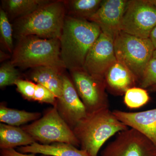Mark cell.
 <instances>
[{
  "instance_id": "3957f363",
  "label": "cell",
  "mask_w": 156,
  "mask_h": 156,
  "mask_svg": "<svg viewBox=\"0 0 156 156\" xmlns=\"http://www.w3.org/2000/svg\"><path fill=\"white\" fill-rule=\"evenodd\" d=\"M128 129L109 108L92 113L81 120L73 129L81 149L92 156H97L107 140L117 133Z\"/></svg>"
},
{
  "instance_id": "f1b7e54d",
  "label": "cell",
  "mask_w": 156,
  "mask_h": 156,
  "mask_svg": "<svg viewBox=\"0 0 156 156\" xmlns=\"http://www.w3.org/2000/svg\"><path fill=\"white\" fill-rule=\"evenodd\" d=\"M10 56H9L8 54H6L4 53L3 51L1 50V62L3 61L5 59H7V58H9Z\"/></svg>"
},
{
  "instance_id": "277c9868",
  "label": "cell",
  "mask_w": 156,
  "mask_h": 156,
  "mask_svg": "<svg viewBox=\"0 0 156 156\" xmlns=\"http://www.w3.org/2000/svg\"><path fill=\"white\" fill-rule=\"evenodd\" d=\"M11 61L22 69L53 66L66 69L60 57L59 39H45L30 35L17 40Z\"/></svg>"
},
{
  "instance_id": "7a4b0ae2",
  "label": "cell",
  "mask_w": 156,
  "mask_h": 156,
  "mask_svg": "<svg viewBox=\"0 0 156 156\" xmlns=\"http://www.w3.org/2000/svg\"><path fill=\"white\" fill-rule=\"evenodd\" d=\"M66 16L64 1H51L30 15L14 21L13 36L18 40L27 36L60 39Z\"/></svg>"
},
{
  "instance_id": "6da1fadb",
  "label": "cell",
  "mask_w": 156,
  "mask_h": 156,
  "mask_svg": "<svg viewBox=\"0 0 156 156\" xmlns=\"http://www.w3.org/2000/svg\"><path fill=\"white\" fill-rule=\"evenodd\" d=\"M101 30L96 23L66 15L59 41L60 57L70 72L84 69L88 52Z\"/></svg>"
},
{
  "instance_id": "f546056e",
  "label": "cell",
  "mask_w": 156,
  "mask_h": 156,
  "mask_svg": "<svg viewBox=\"0 0 156 156\" xmlns=\"http://www.w3.org/2000/svg\"><path fill=\"white\" fill-rule=\"evenodd\" d=\"M148 1L156 7V0H148Z\"/></svg>"
},
{
  "instance_id": "8992f818",
  "label": "cell",
  "mask_w": 156,
  "mask_h": 156,
  "mask_svg": "<svg viewBox=\"0 0 156 156\" xmlns=\"http://www.w3.org/2000/svg\"><path fill=\"white\" fill-rule=\"evenodd\" d=\"M21 128L41 144L64 143L80 146L73 131L60 116L56 106L48 108L39 119Z\"/></svg>"
},
{
  "instance_id": "44dd1931",
  "label": "cell",
  "mask_w": 156,
  "mask_h": 156,
  "mask_svg": "<svg viewBox=\"0 0 156 156\" xmlns=\"http://www.w3.org/2000/svg\"><path fill=\"white\" fill-rule=\"evenodd\" d=\"M13 29L7 14L0 9V42L5 50L12 54L14 46L13 43Z\"/></svg>"
},
{
  "instance_id": "ac0fdd59",
  "label": "cell",
  "mask_w": 156,
  "mask_h": 156,
  "mask_svg": "<svg viewBox=\"0 0 156 156\" xmlns=\"http://www.w3.org/2000/svg\"><path fill=\"white\" fill-rule=\"evenodd\" d=\"M50 0H4L2 9L6 12L10 21H13L30 15L45 5Z\"/></svg>"
},
{
  "instance_id": "e0dca14e",
  "label": "cell",
  "mask_w": 156,
  "mask_h": 156,
  "mask_svg": "<svg viewBox=\"0 0 156 156\" xmlns=\"http://www.w3.org/2000/svg\"><path fill=\"white\" fill-rule=\"evenodd\" d=\"M35 142L36 140L22 128L2 123L0 124L1 150L27 146Z\"/></svg>"
},
{
  "instance_id": "4fadbf2b",
  "label": "cell",
  "mask_w": 156,
  "mask_h": 156,
  "mask_svg": "<svg viewBox=\"0 0 156 156\" xmlns=\"http://www.w3.org/2000/svg\"><path fill=\"white\" fill-rule=\"evenodd\" d=\"M112 112L118 120L141 133L156 146V108L136 112L115 110Z\"/></svg>"
},
{
  "instance_id": "30bf717a",
  "label": "cell",
  "mask_w": 156,
  "mask_h": 156,
  "mask_svg": "<svg viewBox=\"0 0 156 156\" xmlns=\"http://www.w3.org/2000/svg\"><path fill=\"white\" fill-rule=\"evenodd\" d=\"M117 60L114 38L101 32L87 54L83 69L91 75L104 80L106 71Z\"/></svg>"
},
{
  "instance_id": "d4e9b609",
  "label": "cell",
  "mask_w": 156,
  "mask_h": 156,
  "mask_svg": "<svg viewBox=\"0 0 156 156\" xmlns=\"http://www.w3.org/2000/svg\"><path fill=\"white\" fill-rule=\"evenodd\" d=\"M33 101L56 105L57 98L50 90L41 85L36 84Z\"/></svg>"
},
{
  "instance_id": "83f0119b",
  "label": "cell",
  "mask_w": 156,
  "mask_h": 156,
  "mask_svg": "<svg viewBox=\"0 0 156 156\" xmlns=\"http://www.w3.org/2000/svg\"><path fill=\"white\" fill-rule=\"evenodd\" d=\"M149 38L150 39L155 50L156 49V26L151 32Z\"/></svg>"
},
{
  "instance_id": "ba28073f",
  "label": "cell",
  "mask_w": 156,
  "mask_h": 156,
  "mask_svg": "<svg viewBox=\"0 0 156 156\" xmlns=\"http://www.w3.org/2000/svg\"><path fill=\"white\" fill-rule=\"evenodd\" d=\"M70 73L74 86L88 114L109 108L104 80L91 75L84 69Z\"/></svg>"
},
{
  "instance_id": "52a82bcc",
  "label": "cell",
  "mask_w": 156,
  "mask_h": 156,
  "mask_svg": "<svg viewBox=\"0 0 156 156\" xmlns=\"http://www.w3.org/2000/svg\"><path fill=\"white\" fill-rule=\"evenodd\" d=\"M156 26V7L148 0L128 1L121 31L143 39L149 38Z\"/></svg>"
},
{
  "instance_id": "1f68e13d",
  "label": "cell",
  "mask_w": 156,
  "mask_h": 156,
  "mask_svg": "<svg viewBox=\"0 0 156 156\" xmlns=\"http://www.w3.org/2000/svg\"><path fill=\"white\" fill-rule=\"evenodd\" d=\"M152 89L154 91H155L156 92V86H153V87H151Z\"/></svg>"
},
{
  "instance_id": "5b68a950",
  "label": "cell",
  "mask_w": 156,
  "mask_h": 156,
  "mask_svg": "<svg viewBox=\"0 0 156 156\" xmlns=\"http://www.w3.org/2000/svg\"><path fill=\"white\" fill-rule=\"evenodd\" d=\"M114 49L117 61L126 66L139 83L155 50L150 39L121 31L115 37Z\"/></svg>"
},
{
  "instance_id": "4dcf8cb0",
  "label": "cell",
  "mask_w": 156,
  "mask_h": 156,
  "mask_svg": "<svg viewBox=\"0 0 156 156\" xmlns=\"http://www.w3.org/2000/svg\"><path fill=\"white\" fill-rule=\"evenodd\" d=\"M152 57H153V58H156V49L154 50V51L153 54V56Z\"/></svg>"
},
{
  "instance_id": "9a60e30c",
  "label": "cell",
  "mask_w": 156,
  "mask_h": 156,
  "mask_svg": "<svg viewBox=\"0 0 156 156\" xmlns=\"http://www.w3.org/2000/svg\"><path fill=\"white\" fill-rule=\"evenodd\" d=\"M64 69L53 66L34 68L29 73L27 80L46 87L57 99L62 93Z\"/></svg>"
},
{
  "instance_id": "8fae6325",
  "label": "cell",
  "mask_w": 156,
  "mask_h": 156,
  "mask_svg": "<svg viewBox=\"0 0 156 156\" xmlns=\"http://www.w3.org/2000/svg\"><path fill=\"white\" fill-rule=\"evenodd\" d=\"M63 88L56 105L60 116L73 130L80 121L88 115L85 105L78 95L72 80L64 74Z\"/></svg>"
},
{
  "instance_id": "4316f807",
  "label": "cell",
  "mask_w": 156,
  "mask_h": 156,
  "mask_svg": "<svg viewBox=\"0 0 156 156\" xmlns=\"http://www.w3.org/2000/svg\"><path fill=\"white\" fill-rule=\"evenodd\" d=\"M0 156H36L34 154H27L22 153L15 150L14 149L1 150ZM44 156H49L44 155Z\"/></svg>"
},
{
  "instance_id": "603a6c76",
  "label": "cell",
  "mask_w": 156,
  "mask_h": 156,
  "mask_svg": "<svg viewBox=\"0 0 156 156\" xmlns=\"http://www.w3.org/2000/svg\"><path fill=\"white\" fill-rule=\"evenodd\" d=\"M21 79L19 71L11 63V61L4 62L0 67V88L15 85Z\"/></svg>"
},
{
  "instance_id": "d6986e66",
  "label": "cell",
  "mask_w": 156,
  "mask_h": 156,
  "mask_svg": "<svg viewBox=\"0 0 156 156\" xmlns=\"http://www.w3.org/2000/svg\"><path fill=\"white\" fill-rule=\"evenodd\" d=\"M66 15L76 19L89 20L102 2L101 0L64 1Z\"/></svg>"
},
{
  "instance_id": "7c38bea8",
  "label": "cell",
  "mask_w": 156,
  "mask_h": 156,
  "mask_svg": "<svg viewBox=\"0 0 156 156\" xmlns=\"http://www.w3.org/2000/svg\"><path fill=\"white\" fill-rule=\"evenodd\" d=\"M128 1L104 0L94 15L89 20L96 23L101 32L114 38L121 31V26Z\"/></svg>"
},
{
  "instance_id": "5bb4252c",
  "label": "cell",
  "mask_w": 156,
  "mask_h": 156,
  "mask_svg": "<svg viewBox=\"0 0 156 156\" xmlns=\"http://www.w3.org/2000/svg\"><path fill=\"white\" fill-rule=\"evenodd\" d=\"M104 79L107 89L112 94L117 95L125 94L138 82L134 75L117 60L108 68Z\"/></svg>"
},
{
  "instance_id": "9c48e42d",
  "label": "cell",
  "mask_w": 156,
  "mask_h": 156,
  "mask_svg": "<svg viewBox=\"0 0 156 156\" xmlns=\"http://www.w3.org/2000/svg\"><path fill=\"white\" fill-rule=\"evenodd\" d=\"M101 156H156V146L133 128L119 133L103 150Z\"/></svg>"
},
{
  "instance_id": "2e32d148",
  "label": "cell",
  "mask_w": 156,
  "mask_h": 156,
  "mask_svg": "<svg viewBox=\"0 0 156 156\" xmlns=\"http://www.w3.org/2000/svg\"><path fill=\"white\" fill-rule=\"evenodd\" d=\"M17 151L23 154H39L49 156H92L87 151L78 149L74 146L64 143L42 144L35 142L31 145L20 147Z\"/></svg>"
},
{
  "instance_id": "ffe728a7",
  "label": "cell",
  "mask_w": 156,
  "mask_h": 156,
  "mask_svg": "<svg viewBox=\"0 0 156 156\" xmlns=\"http://www.w3.org/2000/svg\"><path fill=\"white\" fill-rule=\"evenodd\" d=\"M41 117L40 112L9 108L2 102L0 105V122L10 126L18 127L32 121L34 122Z\"/></svg>"
},
{
  "instance_id": "7402d4cb",
  "label": "cell",
  "mask_w": 156,
  "mask_h": 156,
  "mask_svg": "<svg viewBox=\"0 0 156 156\" xmlns=\"http://www.w3.org/2000/svg\"><path fill=\"white\" fill-rule=\"evenodd\" d=\"M124 95V103L127 107L131 109L141 107L150 100L147 91L141 87H135L130 88Z\"/></svg>"
},
{
  "instance_id": "484cf974",
  "label": "cell",
  "mask_w": 156,
  "mask_h": 156,
  "mask_svg": "<svg viewBox=\"0 0 156 156\" xmlns=\"http://www.w3.org/2000/svg\"><path fill=\"white\" fill-rule=\"evenodd\" d=\"M17 90L22 97L30 101H33L36 84L27 80H18L15 83Z\"/></svg>"
},
{
  "instance_id": "cb8c5ba5",
  "label": "cell",
  "mask_w": 156,
  "mask_h": 156,
  "mask_svg": "<svg viewBox=\"0 0 156 156\" xmlns=\"http://www.w3.org/2000/svg\"><path fill=\"white\" fill-rule=\"evenodd\" d=\"M143 89H146L156 85V59L152 57L146 67L139 82Z\"/></svg>"
}]
</instances>
